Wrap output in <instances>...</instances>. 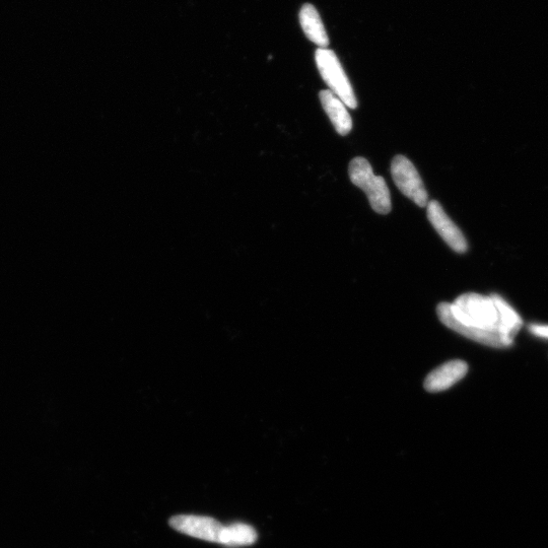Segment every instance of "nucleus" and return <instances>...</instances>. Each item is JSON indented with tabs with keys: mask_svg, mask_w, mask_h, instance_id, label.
<instances>
[{
	"mask_svg": "<svg viewBox=\"0 0 548 548\" xmlns=\"http://www.w3.org/2000/svg\"><path fill=\"white\" fill-rule=\"evenodd\" d=\"M437 312L438 317L445 326L473 341L479 342V344L496 349L510 348L514 344L513 338H510L500 332L483 329H472L460 325L453 318L450 312L449 303H441L438 306Z\"/></svg>",
	"mask_w": 548,
	"mask_h": 548,
	"instance_id": "nucleus-5",
	"label": "nucleus"
},
{
	"mask_svg": "<svg viewBox=\"0 0 548 548\" xmlns=\"http://www.w3.org/2000/svg\"><path fill=\"white\" fill-rule=\"evenodd\" d=\"M300 22L306 37L320 48H327L329 38L318 11L305 5L300 12Z\"/></svg>",
	"mask_w": 548,
	"mask_h": 548,
	"instance_id": "nucleus-10",
	"label": "nucleus"
},
{
	"mask_svg": "<svg viewBox=\"0 0 548 548\" xmlns=\"http://www.w3.org/2000/svg\"><path fill=\"white\" fill-rule=\"evenodd\" d=\"M529 331L535 336L548 339V325L530 324Z\"/></svg>",
	"mask_w": 548,
	"mask_h": 548,
	"instance_id": "nucleus-13",
	"label": "nucleus"
},
{
	"mask_svg": "<svg viewBox=\"0 0 548 548\" xmlns=\"http://www.w3.org/2000/svg\"><path fill=\"white\" fill-rule=\"evenodd\" d=\"M170 526L188 536L219 544L225 528L222 523L211 517L195 515L174 516L170 520Z\"/></svg>",
	"mask_w": 548,
	"mask_h": 548,
	"instance_id": "nucleus-6",
	"label": "nucleus"
},
{
	"mask_svg": "<svg viewBox=\"0 0 548 548\" xmlns=\"http://www.w3.org/2000/svg\"><path fill=\"white\" fill-rule=\"evenodd\" d=\"M450 312L453 318L464 327L504 334L501 328L500 312L492 296L463 294L450 304Z\"/></svg>",
	"mask_w": 548,
	"mask_h": 548,
	"instance_id": "nucleus-1",
	"label": "nucleus"
},
{
	"mask_svg": "<svg viewBox=\"0 0 548 548\" xmlns=\"http://www.w3.org/2000/svg\"><path fill=\"white\" fill-rule=\"evenodd\" d=\"M428 219L442 239L457 253H465L468 243L461 230L447 216L442 205L436 201H429Z\"/></svg>",
	"mask_w": 548,
	"mask_h": 548,
	"instance_id": "nucleus-7",
	"label": "nucleus"
},
{
	"mask_svg": "<svg viewBox=\"0 0 548 548\" xmlns=\"http://www.w3.org/2000/svg\"><path fill=\"white\" fill-rule=\"evenodd\" d=\"M468 372V365L463 361H451L431 372L425 380V388L428 392H442L460 380Z\"/></svg>",
	"mask_w": 548,
	"mask_h": 548,
	"instance_id": "nucleus-8",
	"label": "nucleus"
},
{
	"mask_svg": "<svg viewBox=\"0 0 548 548\" xmlns=\"http://www.w3.org/2000/svg\"><path fill=\"white\" fill-rule=\"evenodd\" d=\"M256 530L244 523H234L229 526H225L220 544L227 547H240L249 546L257 540Z\"/></svg>",
	"mask_w": 548,
	"mask_h": 548,
	"instance_id": "nucleus-11",
	"label": "nucleus"
},
{
	"mask_svg": "<svg viewBox=\"0 0 548 548\" xmlns=\"http://www.w3.org/2000/svg\"><path fill=\"white\" fill-rule=\"evenodd\" d=\"M499 312L501 319V328L502 332L511 337L515 338L518 332L521 330L523 321L518 313L499 295H492Z\"/></svg>",
	"mask_w": 548,
	"mask_h": 548,
	"instance_id": "nucleus-12",
	"label": "nucleus"
},
{
	"mask_svg": "<svg viewBox=\"0 0 548 548\" xmlns=\"http://www.w3.org/2000/svg\"><path fill=\"white\" fill-rule=\"evenodd\" d=\"M392 178L399 190L420 208H426L429 195L413 163L404 156H396L391 164Z\"/></svg>",
	"mask_w": 548,
	"mask_h": 548,
	"instance_id": "nucleus-4",
	"label": "nucleus"
},
{
	"mask_svg": "<svg viewBox=\"0 0 548 548\" xmlns=\"http://www.w3.org/2000/svg\"><path fill=\"white\" fill-rule=\"evenodd\" d=\"M318 71L334 93L347 107L356 109L358 101L352 84L336 54L327 48H319L315 54Z\"/></svg>",
	"mask_w": 548,
	"mask_h": 548,
	"instance_id": "nucleus-3",
	"label": "nucleus"
},
{
	"mask_svg": "<svg viewBox=\"0 0 548 548\" xmlns=\"http://www.w3.org/2000/svg\"><path fill=\"white\" fill-rule=\"evenodd\" d=\"M352 182L360 187L368 196L372 209L387 215L392 210L389 188L383 177L376 176L372 166L365 158H355L349 168Z\"/></svg>",
	"mask_w": 548,
	"mask_h": 548,
	"instance_id": "nucleus-2",
	"label": "nucleus"
},
{
	"mask_svg": "<svg viewBox=\"0 0 548 548\" xmlns=\"http://www.w3.org/2000/svg\"><path fill=\"white\" fill-rule=\"evenodd\" d=\"M319 98L335 130L340 135L349 134L353 129V120L346 104L330 90L321 91Z\"/></svg>",
	"mask_w": 548,
	"mask_h": 548,
	"instance_id": "nucleus-9",
	"label": "nucleus"
}]
</instances>
